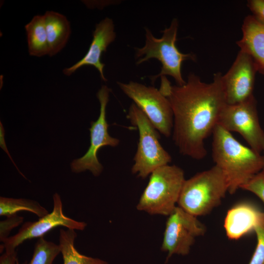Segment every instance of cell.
Wrapping results in <instances>:
<instances>
[{"label": "cell", "instance_id": "cell-23", "mask_svg": "<svg viewBox=\"0 0 264 264\" xmlns=\"http://www.w3.org/2000/svg\"><path fill=\"white\" fill-rule=\"evenodd\" d=\"M23 221L22 217L17 214L6 217L0 221V241L2 243L9 237L10 233L14 228L20 225Z\"/></svg>", "mask_w": 264, "mask_h": 264}, {"label": "cell", "instance_id": "cell-10", "mask_svg": "<svg viewBox=\"0 0 264 264\" xmlns=\"http://www.w3.org/2000/svg\"><path fill=\"white\" fill-rule=\"evenodd\" d=\"M205 231L197 217L176 206L166 221L161 250L168 253V258L173 254L188 255L195 238Z\"/></svg>", "mask_w": 264, "mask_h": 264}, {"label": "cell", "instance_id": "cell-2", "mask_svg": "<svg viewBox=\"0 0 264 264\" xmlns=\"http://www.w3.org/2000/svg\"><path fill=\"white\" fill-rule=\"evenodd\" d=\"M212 135L213 159L226 178L228 192L233 194L264 168V158L218 124Z\"/></svg>", "mask_w": 264, "mask_h": 264}, {"label": "cell", "instance_id": "cell-25", "mask_svg": "<svg viewBox=\"0 0 264 264\" xmlns=\"http://www.w3.org/2000/svg\"><path fill=\"white\" fill-rule=\"evenodd\" d=\"M0 264H28L27 261L22 264L19 263L16 251L5 252L0 257Z\"/></svg>", "mask_w": 264, "mask_h": 264}, {"label": "cell", "instance_id": "cell-21", "mask_svg": "<svg viewBox=\"0 0 264 264\" xmlns=\"http://www.w3.org/2000/svg\"><path fill=\"white\" fill-rule=\"evenodd\" d=\"M254 231L257 242L248 264H264V212H263Z\"/></svg>", "mask_w": 264, "mask_h": 264}, {"label": "cell", "instance_id": "cell-19", "mask_svg": "<svg viewBox=\"0 0 264 264\" xmlns=\"http://www.w3.org/2000/svg\"><path fill=\"white\" fill-rule=\"evenodd\" d=\"M31 212L38 217L49 214L48 210L36 200L27 198L0 197V216H8L20 211Z\"/></svg>", "mask_w": 264, "mask_h": 264}, {"label": "cell", "instance_id": "cell-13", "mask_svg": "<svg viewBox=\"0 0 264 264\" xmlns=\"http://www.w3.org/2000/svg\"><path fill=\"white\" fill-rule=\"evenodd\" d=\"M114 25L112 20L106 18L96 26L93 32V38L88 50L86 55L73 66L63 69V73L69 76L80 67L86 66L95 67L99 71L103 81L106 82L107 79L104 74L105 65L101 62V56L107 51L108 46L116 38Z\"/></svg>", "mask_w": 264, "mask_h": 264}, {"label": "cell", "instance_id": "cell-7", "mask_svg": "<svg viewBox=\"0 0 264 264\" xmlns=\"http://www.w3.org/2000/svg\"><path fill=\"white\" fill-rule=\"evenodd\" d=\"M120 88L145 114L156 130L165 137L172 134L174 117L168 98L157 88L137 82H117Z\"/></svg>", "mask_w": 264, "mask_h": 264}, {"label": "cell", "instance_id": "cell-8", "mask_svg": "<svg viewBox=\"0 0 264 264\" xmlns=\"http://www.w3.org/2000/svg\"><path fill=\"white\" fill-rule=\"evenodd\" d=\"M218 124L225 130L239 133L252 150L261 154L264 146V131L261 126L254 96L233 105L226 104Z\"/></svg>", "mask_w": 264, "mask_h": 264}, {"label": "cell", "instance_id": "cell-6", "mask_svg": "<svg viewBox=\"0 0 264 264\" xmlns=\"http://www.w3.org/2000/svg\"><path fill=\"white\" fill-rule=\"evenodd\" d=\"M127 117L139 132L132 172L144 179L157 168L168 164L172 157L160 144L158 131L134 103L129 108Z\"/></svg>", "mask_w": 264, "mask_h": 264}, {"label": "cell", "instance_id": "cell-16", "mask_svg": "<svg viewBox=\"0 0 264 264\" xmlns=\"http://www.w3.org/2000/svg\"><path fill=\"white\" fill-rule=\"evenodd\" d=\"M49 47V56L60 52L68 41L71 27L67 18L54 11H46L44 14Z\"/></svg>", "mask_w": 264, "mask_h": 264}, {"label": "cell", "instance_id": "cell-26", "mask_svg": "<svg viewBox=\"0 0 264 264\" xmlns=\"http://www.w3.org/2000/svg\"><path fill=\"white\" fill-rule=\"evenodd\" d=\"M4 134H5V131L3 127V125L1 123V122H0V147L5 152V153L7 154L8 156L11 159V161L13 162L14 165L15 166L16 168L19 171L18 168H17L16 165L14 163V160H13L8 150H7V147L6 146V143L4 139ZM20 173L22 174V173Z\"/></svg>", "mask_w": 264, "mask_h": 264}, {"label": "cell", "instance_id": "cell-20", "mask_svg": "<svg viewBox=\"0 0 264 264\" xmlns=\"http://www.w3.org/2000/svg\"><path fill=\"white\" fill-rule=\"evenodd\" d=\"M60 253L59 244L42 237L35 244L32 257L28 264H52Z\"/></svg>", "mask_w": 264, "mask_h": 264}, {"label": "cell", "instance_id": "cell-15", "mask_svg": "<svg viewBox=\"0 0 264 264\" xmlns=\"http://www.w3.org/2000/svg\"><path fill=\"white\" fill-rule=\"evenodd\" d=\"M242 30V38L237 44L252 58L258 72L264 74V25L250 15L244 18Z\"/></svg>", "mask_w": 264, "mask_h": 264}, {"label": "cell", "instance_id": "cell-18", "mask_svg": "<svg viewBox=\"0 0 264 264\" xmlns=\"http://www.w3.org/2000/svg\"><path fill=\"white\" fill-rule=\"evenodd\" d=\"M75 230L61 229L59 235V246L63 264H109L99 258L88 257L80 253L74 246L77 237Z\"/></svg>", "mask_w": 264, "mask_h": 264}, {"label": "cell", "instance_id": "cell-11", "mask_svg": "<svg viewBox=\"0 0 264 264\" xmlns=\"http://www.w3.org/2000/svg\"><path fill=\"white\" fill-rule=\"evenodd\" d=\"M53 208L51 213L40 218L37 221L24 222L17 233L9 237L3 242L5 252L14 251L25 241L43 237L57 227L81 231L85 229L87 225L85 222L77 221L64 214L62 199L57 193L53 195Z\"/></svg>", "mask_w": 264, "mask_h": 264}, {"label": "cell", "instance_id": "cell-9", "mask_svg": "<svg viewBox=\"0 0 264 264\" xmlns=\"http://www.w3.org/2000/svg\"><path fill=\"white\" fill-rule=\"evenodd\" d=\"M110 91V89L107 86L103 85L97 93L96 96L100 105V114L96 121L90 122L89 129L90 144L88 150L83 156L73 160L71 163V169L74 173L88 170L94 176H99L103 167L98 159V151L103 146L115 147L119 144V139L111 136L108 132L106 107Z\"/></svg>", "mask_w": 264, "mask_h": 264}, {"label": "cell", "instance_id": "cell-5", "mask_svg": "<svg viewBox=\"0 0 264 264\" xmlns=\"http://www.w3.org/2000/svg\"><path fill=\"white\" fill-rule=\"evenodd\" d=\"M185 180L183 170L165 165L154 170L137 205V209L151 215L169 216L177 203Z\"/></svg>", "mask_w": 264, "mask_h": 264}, {"label": "cell", "instance_id": "cell-1", "mask_svg": "<svg viewBox=\"0 0 264 264\" xmlns=\"http://www.w3.org/2000/svg\"><path fill=\"white\" fill-rule=\"evenodd\" d=\"M222 73L214 74L206 83L190 73L182 86H172L161 77L160 91L169 100L174 117L173 140L179 153L196 160L207 154L205 140L218 125L220 112L226 104Z\"/></svg>", "mask_w": 264, "mask_h": 264}, {"label": "cell", "instance_id": "cell-22", "mask_svg": "<svg viewBox=\"0 0 264 264\" xmlns=\"http://www.w3.org/2000/svg\"><path fill=\"white\" fill-rule=\"evenodd\" d=\"M241 189L254 194L264 203V168L242 186Z\"/></svg>", "mask_w": 264, "mask_h": 264}, {"label": "cell", "instance_id": "cell-3", "mask_svg": "<svg viewBox=\"0 0 264 264\" xmlns=\"http://www.w3.org/2000/svg\"><path fill=\"white\" fill-rule=\"evenodd\" d=\"M228 191L226 178L215 165L185 180L177 201L178 206L196 217L210 213Z\"/></svg>", "mask_w": 264, "mask_h": 264}, {"label": "cell", "instance_id": "cell-12", "mask_svg": "<svg viewBox=\"0 0 264 264\" xmlns=\"http://www.w3.org/2000/svg\"><path fill=\"white\" fill-rule=\"evenodd\" d=\"M257 66L252 58L240 50L228 71L222 75L226 104L242 102L253 95Z\"/></svg>", "mask_w": 264, "mask_h": 264}, {"label": "cell", "instance_id": "cell-14", "mask_svg": "<svg viewBox=\"0 0 264 264\" xmlns=\"http://www.w3.org/2000/svg\"><path fill=\"white\" fill-rule=\"evenodd\" d=\"M262 213L250 203H241L232 207L227 211L224 222L227 237L238 240L254 231Z\"/></svg>", "mask_w": 264, "mask_h": 264}, {"label": "cell", "instance_id": "cell-17", "mask_svg": "<svg viewBox=\"0 0 264 264\" xmlns=\"http://www.w3.org/2000/svg\"><path fill=\"white\" fill-rule=\"evenodd\" d=\"M30 56L41 57L49 55L44 15L34 16L24 26Z\"/></svg>", "mask_w": 264, "mask_h": 264}, {"label": "cell", "instance_id": "cell-24", "mask_svg": "<svg viewBox=\"0 0 264 264\" xmlns=\"http://www.w3.org/2000/svg\"><path fill=\"white\" fill-rule=\"evenodd\" d=\"M247 5L254 18L264 25V0H249Z\"/></svg>", "mask_w": 264, "mask_h": 264}, {"label": "cell", "instance_id": "cell-4", "mask_svg": "<svg viewBox=\"0 0 264 264\" xmlns=\"http://www.w3.org/2000/svg\"><path fill=\"white\" fill-rule=\"evenodd\" d=\"M178 27V22L174 18L168 28L162 31L160 38H156L151 31L146 28V42L145 45L136 48L135 58L138 59L136 65L148 61L152 58L157 59L161 64L159 73L151 77L153 82L159 77L169 75L174 78L177 85L182 86L186 82L182 78L181 67L183 61H196V56L193 53L184 54L177 48L176 42Z\"/></svg>", "mask_w": 264, "mask_h": 264}, {"label": "cell", "instance_id": "cell-27", "mask_svg": "<svg viewBox=\"0 0 264 264\" xmlns=\"http://www.w3.org/2000/svg\"><path fill=\"white\" fill-rule=\"evenodd\" d=\"M262 153H263L262 155H263V157L264 158V147H263V149Z\"/></svg>", "mask_w": 264, "mask_h": 264}]
</instances>
